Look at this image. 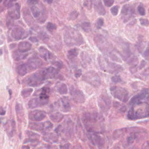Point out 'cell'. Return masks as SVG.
<instances>
[{
    "instance_id": "47",
    "label": "cell",
    "mask_w": 149,
    "mask_h": 149,
    "mask_svg": "<svg viewBox=\"0 0 149 149\" xmlns=\"http://www.w3.org/2000/svg\"><path fill=\"white\" fill-rule=\"evenodd\" d=\"M111 81L115 83H117L120 82L121 81V79L120 78V77L118 76H115L111 78Z\"/></svg>"
},
{
    "instance_id": "57",
    "label": "cell",
    "mask_w": 149,
    "mask_h": 149,
    "mask_svg": "<svg viewBox=\"0 0 149 149\" xmlns=\"http://www.w3.org/2000/svg\"><path fill=\"white\" fill-rule=\"evenodd\" d=\"M22 148H27V149H29L30 147H29V146H27V147H26V146H23L22 147Z\"/></svg>"
},
{
    "instance_id": "32",
    "label": "cell",
    "mask_w": 149,
    "mask_h": 149,
    "mask_svg": "<svg viewBox=\"0 0 149 149\" xmlns=\"http://www.w3.org/2000/svg\"><path fill=\"white\" fill-rule=\"evenodd\" d=\"M78 53H79V51L78 49L77 48L72 49L68 51L67 57L69 60H73L77 56Z\"/></svg>"
},
{
    "instance_id": "6",
    "label": "cell",
    "mask_w": 149,
    "mask_h": 149,
    "mask_svg": "<svg viewBox=\"0 0 149 149\" xmlns=\"http://www.w3.org/2000/svg\"><path fill=\"white\" fill-rule=\"evenodd\" d=\"M53 126L52 123L48 121L43 123H30L29 128L33 130L43 132L45 134L51 130Z\"/></svg>"
},
{
    "instance_id": "3",
    "label": "cell",
    "mask_w": 149,
    "mask_h": 149,
    "mask_svg": "<svg viewBox=\"0 0 149 149\" xmlns=\"http://www.w3.org/2000/svg\"><path fill=\"white\" fill-rule=\"evenodd\" d=\"M47 79L45 70H42L37 71L27 77L26 82L30 87H38L43 84Z\"/></svg>"
},
{
    "instance_id": "56",
    "label": "cell",
    "mask_w": 149,
    "mask_h": 149,
    "mask_svg": "<svg viewBox=\"0 0 149 149\" xmlns=\"http://www.w3.org/2000/svg\"><path fill=\"white\" fill-rule=\"evenodd\" d=\"M9 95H10V97H11V96H12V91L11 90L9 89Z\"/></svg>"
},
{
    "instance_id": "35",
    "label": "cell",
    "mask_w": 149,
    "mask_h": 149,
    "mask_svg": "<svg viewBox=\"0 0 149 149\" xmlns=\"http://www.w3.org/2000/svg\"><path fill=\"white\" fill-rule=\"evenodd\" d=\"M81 27L82 29L86 33H89L90 32L91 29V23L87 22H83L81 25Z\"/></svg>"
},
{
    "instance_id": "5",
    "label": "cell",
    "mask_w": 149,
    "mask_h": 149,
    "mask_svg": "<svg viewBox=\"0 0 149 149\" xmlns=\"http://www.w3.org/2000/svg\"><path fill=\"white\" fill-rule=\"evenodd\" d=\"M82 120L86 128L88 129V132H92L93 124L102 121V117L98 113L88 112L84 114Z\"/></svg>"
},
{
    "instance_id": "8",
    "label": "cell",
    "mask_w": 149,
    "mask_h": 149,
    "mask_svg": "<svg viewBox=\"0 0 149 149\" xmlns=\"http://www.w3.org/2000/svg\"><path fill=\"white\" fill-rule=\"evenodd\" d=\"M95 42L97 45V47L99 49L104 52H107L109 55L110 57H112L114 55L112 52L110 51L111 49L109 44L107 42V40L102 35H96L95 37L94 38Z\"/></svg>"
},
{
    "instance_id": "18",
    "label": "cell",
    "mask_w": 149,
    "mask_h": 149,
    "mask_svg": "<svg viewBox=\"0 0 149 149\" xmlns=\"http://www.w3.org/2000/svg\"><path fill=\"white\" fill-rule=\"evenodd\" d=\"M45 71L47 75V78L48 79H61L62 76L59 73L57 69L53 67H49L45 69Z\"/></svg>"
},
{
    "instance_id": "34",
    "label": "cell",
    "mask_w": 149,
    "mask_h": 149,
    "mask_svg": "<svg viewBox=\"0 0 149 149\" xmlns=\"http://www.w3.org/2000/svg\"><path fill=\"white\" fill-rule=\"evenodd\" d=\"M33 91V89L32 88H26L22 90L21 95L23 98H27L31 95Z\"/></svg>"
},
{
    "instance_id": "40",
    "label": "cell",
    "mask_w": 149,
    "mask_h": 149,
    "mask_svg": "<svg viewBox=\"0 0 149 149\" xmlns=\"http://www.w3.org/2000/svg\"><path fill=\"white\" fill-rule=\"evenodd\" d=\"M111 13L114 16H116L118 14L119 11V7L118 6H114L110 9Z\"/></svg>"
},
{
    "instance_id": "23",
    "label": "cell",
    "mask_w": 149,
    "mask_h": 149,
    "mask_svg": "<svg viewBox=\"0 0 149 149\" xmlns=\"http://www.w3.org/2000/svg\"><path fill=\"white\" fill-rule=\"evenodd\" d=\"M9 17L12 19H17L20 17V6L18 3L15 5V9L9 11L8 13Z\"/></svg>"
},
{
    "instance_id": "2",
    "label": "cell",
    "mask_w": 149,
    "mask_h": 149,
    "mask_svg": "<svg viewBox=\"0 0 149 149\" xmlns=\"http://www.w3.org/2000/svg\"><path fill=\"white\" fill-rule=\"evenodd\" d=\"M64 40L68 46H79L83 44L84 40L81 34L74 29L66 30L64 34Z\"/></svg>"
},
{
    "instance_id": "16",
    "label": "cell",
    "mask_w": 149,
    "mask_h": 149,
    "mask_svg": "<svg viewBox=\"0 0 149 149\" xmlns=\"http://www.w3.org/2000/svg\"><path fill=\"white\" fill-rule=\"evenodd\" d=\"M88 137L91 143L95 146L100 147L103 146L104 140L103 139L95 132H89Z\"/></svg>"
},
{
    "instance_id": "10",
    "label": "cell",
    "mask_w": 149,
    "mask_h": 149,
    "mask_svg": "<svg viewBox=\"0 0 149 149\" xmlns=\"http://www.w3.org/2000/svg\"><path fill=\"white\" fill-rule=\"evenodd\" d=\"M70 94L73 101L75 102L82 104L85 102V96L81 91L72 86L70 88Z\"/></svg>"
},
{
    "instance_id": "26",
    "label": "cell",
    "mask_w": 149,
    "mask_h": 149,
    "mask_svg": "<svg viewBox=\"0 0 149 149\" xmlns=\"http://www.w3.org/2000/svg\"><path fill=\"white\" fill-rule=\"evenodd\" d=\"M43 139L44 141L48 143H56L58 140V137L56 134L53 133H45L43 137Z\"/></svg>"
},
{
    "instance_id": "51",
    "label": "cell",
    "mask_w": 149,
    "mask_h": 149,
    "mask_svg": "<svg viewBox=\"0 0 149 149\" xmlns=\"http://www.w3.org/2000/svg\"><path fill=\"white\" fill-rule=\"evenodd\" d=\"M39 0H28V3L29 5H34L38 4Z\"/></svg>"
},
{
    "instance_id": "50",
    "label": "cell",
    "mask_w": 149,
    "mask_h": 149,
    "mask_svg": "<svg viewBox=\"0 0 149 149\" xmlns=\"http://www.w3.org/2000/svg\"><path fill=\"white\" fill-rule=\"evenodd\" d=\"M82 75V70L81 69H79L77 70L75 72L74 75L76 78H79Z\"/></svg>"
},
{
    "instance_id": "19",
    "label": "cell",
    "mask_w": 149,
    "mask_h": 149,
    "mask_svg": "<svg viewBox=\"0 0 149 149\" xmlns=\"http://www.w3.org/2000/svg\"><path fill=\"white\" fill-rule=\"evenodd\" d=\"M25 30L20 26H16L12 30L11 35L13 38L16 40H20L23 38H26L25 37Z\"/></svg>"
},
{
    "instance_id": "7",
    "label": "cell",
    "mask_w": 149,
    "mask_h": 149,
    "mask_svg": "<svg viewBox=\"0 0 149 149\" xmlns=\"http://www.w3.org/2000/svg\"><path fill=\"white\" fill-rule=\"evenodd\" d=\"M84 81L94 87H97L101 84V79L98 74L94 71L86 72L82 77Z\"/></svg>"
},
{
    "instance_id": "1",
    "label": "cell",
    "mask_w": 149,
    "mask_h": 149,
    "mask_svg": "<svg viewBox=\"0 0 149 149\" xmlns=\"http://www.w3.org/2000/svg\"><path fill=\"white\" fill-rule=\"evenodd\" d=\"M128 112V116L131 119H139L149 116V104L145 102L132 104Z\"/></svg>"
},
{
    "instance_id": "33",
    "label": "cell",
    "mask_w": 149,
    "mask_h": 149,
    "mask_svg": "<svg viewBox=\"0 0 149 149\" xmlns=\"http://www.w3.org/2000/svg\"><path fill=\"white\" fill-rule=\"evenodd\" d=\"M50 91V89L48 87H44L42 88L41 91L39 94V97L44 99H49V94Z\"/></svg>"
},
{
    "instance_id": "31",
    "label": "cell",
    "mask_w": 149,
    "mask_h": 149,
    "mask_svg": "<svg viewBox=\"0 0 149 149\" xmlns=\"http://www.w3.org/2000/svg\"><path fill=\"white\" fill-rule=\"evenodd\" d=\"M95 9L97 13L100 15H104L106 13L105 8L101 1H98L95 4Z\"/></svg>"
},
{
    "instance_id": "27",
    "label": "cell",
    "mask_w": 149,
    "mask_h": 149,
    "mask_svg": "<svg viewBox=\"0 0 149 149\" xmlns=\"http://www.w3.org/2000/svg\"><path fill=\"white\" fill-rule=\"evenodd\" d=\"M17 73L20 76L26 75L28 72L29 69L26 64L22 63L20 64L16 68Z\"/></svg>"
},
{
    "instance_id": "48",
    "label": "cell",
    "mask_w": 149,
    "mask_h": 149,
    "mask_svg": "<svg viewBox=\"0 0 149 149\" xmlns=\"http://www.w3.org/2000/svg\"><path fill=\"white\" fill-rule=\"evenodd\" d=\"M53 65L58 68V69H61L63 67V64L60 61H54L52 63Z\"/></svg>"
},
{
    "instance_id": "9",
    "label": "cell",
    "mask_w": 149,
    "mask_h": 149,
    "mask_svg": "<svg viewBox=\"0 0 149 149\" xmlns=\"http://www.w3.org/2000/svg\"><path fill=\"white\" fill-rule=\"evenodd\" d=\"M112 95L120 101L126 102L129 99V93L125 89L120 87H112L110 89Z\"/></svg>"
},
{
    "instance_id": "39",
    "label": "cell",
    "mask_w": 149,
    "mask_h": 149,
    "mask_svg": "<svg viewBox=\"0 0 149 149\" xmlns=\"http://www.w3.org/2000/svg\"><path fill=\"white\" fill-rule=\"evenodd\" d=\"M78 15H79V13L77 11H73L69 15V16L68 17L69 20H74L78 17Z\"/></svg>"
},
{
    "instance_id": "30",
    "label": "cell",
    "mask_w": 149,
    "mask_h": 149,
    "mask_svg": "<svg viewBox=\"0 0 149 149\" xmlns=\"http://www.w3.org/2000/svg\"><path fill=\"white\" fill-rule=\"evenodd\" d=\"M50 119L55 123H59L64 117V116L61 112H56L50 115Z\"/></svg>"
},
{
    "instance_id": "53",
    "label": "cell",
    "mask_w": 149,
    "mask_h": 149,
    "mask_svg": "<svg viewBox=\"0 0 149 149\" xmlns=\"http://www.w3.org/2000/svg\"><path fill=\"white\" fill-rule=\"evenodd\" d=\"M6 114V111L3 109L2 107H1V115H4Z\"/></svg>"
},
{
    "instance_id": "22",
    "label": "cell",
    "mask_w": 149,
    "mask_h": 149,
    "mask_svg": "<svg viewBox=\"0 0 149 149\" xmlns=\"http://www.w3.org/2000/svg\"><path fill=\"white\" fill-rule=\"evenodd\" d=\"M62 125L61 133H64L68 136H72L74 132V126L71 121H68L65 125Z\"/></svg>"
},
{
    "instance_id": "58",
    "label": "cell",
    "mask_w": 149,
    "mask_h": 149,
    "mask_svg": "<svg viewBox=\"0 0 149 149\" xmlns=\"http://www.w3.org/2000/svg\"><path fill=\"white\" fill-rule=\"evenodd\" d=\"M17 0H10V2H12V1H16Z\"/></svg>"
},
{
    "instance_id": "21",
    "label": "cell",
    "mask_w": 149,
    "mask_h": 149,
    "mask_svg": "<svg viewBox=\"0 0 149 149\" xmlns=\"http://www.w3.org/2000/svg\"><path fill=\"white\" fill-rule=\"evenodd\" d=\"M111 102L108 97L106 96H101L98 100V105L102 109L107 110L109 109L110 105Z\"/></svg>"
},
{
    "instance_id": "29",
    "label": "cell",
    "mask_w": 149,
    "mask_h": 149,
    "mask_svg": "<svg viewBox=\"0 0 149 149\" xmlns=\"http://www.w3.org/2000/svg\"><path fill=\"white\" fill-rule=\"evenodd\" d=\"M28 54L26 53H22L18 51H14L13 54V57L15 61H20L26 59L27 56Z\"/></svg>"
},
{
    "instance_id": "43",
    "label": "cell",
    "mask_w": 149,
    "mask_h": 149,
    "mask_svg": "<svg viewBox=\"0 0 149 149\" xmlns=\"http://www.w3.org/2000/svg\"><path fill=\"white\" fill-rule=\"evenodd\" d=\"M26 133L28 136L31 138L37 139H38V137L40 136L38 134L30 131H27Z\"/></svg>"
},
{
    "instance_id": "44",
    "label": "cell",
    "mask_w": 149,
    "mask_h": 149,
    "mask_svg": "<svg viewBox=\"0 0 149 149\" xmlns=\"http://www.w3.org/2000/svg\"><path fill=\"white\" fill-rule=\"evenodd\" d=\"M104 5L107 7H110L114 3V0H103Z\"/></svg>"
},
{
    "instance_id": "55",
    "label": "cell",
    "mask_w": 149,
    "mask_h": 149,
    "mask_svg": "<svg viewBox=\"0 0 149 149\" xmlns=\"http://www.w3.org/2000/svg\"><path fill=\"white\" fill-rule=\"evenodd\" d=\"M47 2L48 4H50L53 2V0H47Z\"/></svg>"
},
{
    "instance_id": "36",
    "label": "cell",
    "mask_w": 149,
    "mask_h": 149,
    "mask_svg": "<svg viewBox=\"0 0 149 149\" xmlns=\"http://www.w3.org/2000/svg\"><path fill=\"white\" fill-rule=\"evenodd\" d=\"M15 110L18 116H21L22 115H24L23 109L22 105L21 104L17 103L15 105Z\"/></svg>"
},
{
    "instance_id": "4",
    "label": "cell",
    "mask_w": 149,
    "mask_h": 149,
    "mask_svg": "<svg viewBox=\"0 0 149 149\" xmlns=\"http://www.w3.org/2000/svg\"><path fill=\"white\" fill-rule=\"evenodd\" d=\"M98 63L101 69L111 74L118 73L123 70V68L120 65L109 61L101 56L98 58Z\"/></svg>"
},
{
    "instance_id": "25",
    "label": "cell",
    "mask_w": 149,
    "mask_h": 149,
    "mask_svg": "<svg viewBox=\"0 0 149 149\" xmlns=\"http://www.w3.org/2000/svg\"><path fill=\"white\" fill-rule=\"evenodd\" d=\"M32 49L31 43L26 41L21 42L19 43L18 50L22 53H26Z\"/></svg>"
},
{
    "instance_id": "42",
    "label": "cell",
    "mask_w": 149,
    "mask_h": 149,
    "mask_svg": "<svg viewBox=\"0 0 149 149\" xmlns=\"http://www.w3.org/2000/svg\"><path fill=\"white\" fill-rule=\"evenodd\" d=\"M139 22L142 26H149V20H148L147 19L141 18L139 19Z\"/></svg>"
},
{
    "instance_id": "24",
    "label": "cell",
    "mask_w": 149,
    "mask_h": 149,
    "mask_svg": "<svg viewBox=\"0 0 149 149\" xmlns=\"http://www.w3.org/2000/svg\"><path fill=\"white\" fill-rule=\"evenodd\" d=\"M40 56L45 61H47L53 58V54L47 49L43 47H40L39 49Z\"/></svg>"
},
{
    "instance_id": "14",
    "label": "cell",
    "mask_w": 149,
    "mask_h": 149,
    "mask_svg": "<svg viewBox=\"0 0 149 149\" xmlns=\"http://www.w3.org/2000/svg\"><path fill=\"white\" fill-rule=\"evenodd\" d=\"M141 102H146L149 104V89L144 90L132 97L130 104H132Z\"/></svg>"
},
{
    "instance_id": "59",
    "label": "cell",
    "mask_w": 149,
    "mask_h": 149,
    "mask_svg": "<svg viewBox=\"0 0 149 149\" xmlns=\"http://www.w3.org/2000/svg\"><path fill=\"white\" fill-rule=\"evenodd\" d=\"M148 11H149V10H148Z\"/></svg>"
},
{
    "instance_id": "54",
    "label": "cell",
    "mask_w": 149,
    "mask_h": 149,
    "mask_svg": "<svg viewBox=\"0 0 149 149\" xmlns=\"http://www.w3.org/2000/svg\"><path fill=\"white\" fill-rule=\"evenodd\" d=\"M61 148H69V144H65V145L63 146L62 147H61Z\"/></svg>"
},
{
    "instance_id": "41",
    "label": "cell",
    "mask_w": 149,
    "mask_h": 149,
    "mask_svg": "<svg viewBox=\"0 0 149 149\" xmlns=\"http://www.w3.org/2000/svg\"><path fill=\"white\" fill-rule=\"evenodd\" d=\"M104 20L102 18H99L97 20L96 23V26L97 28V29H100L104 25Z\"/></svg>"
},
{
    "instance_id": "28",
    "label": "cell",
    "mask_w": 149,
    "mask_h": 149,
    "mask_svg": "<svg viewBox=\"0 0 149 149\" xmlns=\"http://www.w3.org/2000/svg\"><path fill=\"white\" fill-rule=\"evenodd\" d=\"M56 90L62 95H66L68 92V88L65 84L60 83L56 86Z\"/></svg>"
},
{
    "instance_id": "38",
    "label": "cell",
    "mask_w": 149,
    "mask_h": 149,
    "mask_svg": "<svg viewBox=\"0 0 149 149\" xmlns=\"http://www.w3.org/2000/svg\"><path fill=\"white\" fill-rule=\"evenodd\" d=\"M56 26L55 24H53L51 22H48L47 26V29L48 31L50 32H54V30H56Z\"/></svg>"
},
{
    "instance_id": "20",
    "label": "cell",
    "mask_w": 149,
    "mask_h": 149,
    "mask_svg": "<svg viewBox=\"0 0 149 149\" xmlns=\"http://www.w3.org/2000/svg\"><path fill=\"white\" fill-rule=\"evenodd\" d=\"M5 129L8 136L13 137L15 134L16 129V123L13 120H10L5 124Z\"/></svg>"
},
{
    "instance_id": "11",
    "label": "cell",
    "mask_w": 149,
    "mask_h": 149,
    "mask_svg": "<svg viewBox=\"0 0 149 149\" xmlns=\"http://www.w3.org/2000/svg\"><path fill=\"white\" fill-rule=\"evenodd\" d=\"M47 116V112L40 110H35L29 112V118L31 121L40 122L45 119Z\"/></svg>"
},
{
    "instance_id": "15",
    "label": "cell",
    "mask_w": 149,
    "mask_h": 149,
    "mask_svg": "<svg viewBox=\"0 0 149 149\" xmlns=\"http://www.w3.org/2000/svg\"><path fill=\"white\" fill-rule=\"evenodd\" d=\"M56 104L61 111L64 112H69L71 109L70 102L68 97L64 96L60 98Z\"/></svg>"
},
{
    "instance_id": "46",
    "label": "cell",
    "mask_w": 149,
    "mask_h": 149,
    "mask_svg": "<svg viewBox=\"0 0 149 149\" xmlns=\"http://www.w3.org/2000/svg\"><path fill=\"white\" fill-rule=\"evenodd\" d=\"M143 56L145 59L149 60V46H148L143 54Z\"/></svg>"
},
{
    "instance_id": "13",
    "label": "cell",
    "mask_w": 149,
    "mask_h": 149,
    "mask_svg": "<svg viewBox=\"0 0 149 149\" xmlns=\"http://www.w3.org/2000/svg\"><path fill=\"white\" fill-rule=\"evenodd\" d=\"M26 64L29 70L34 71L42 66V61L37 56H33L29 59Z\"/></svg>"
},
{
    "instance_id": "17",
    "label": "cell",
    "mask_w": 149,
    "mask_h": 149,
    "mask_svg": "<svg viewBox=\"0 0 149 149\" xmlns=\"http://www.w3.org/2000/svg\"><path fill=\"white\" fill-rule=\"evenodd\" d=\"M49 99H44L41 97H35L29 100L28 106L30 109H33L44 106L48 103Z\"/></svg>"
},
{
    "instance_id": "49",
    "label": "cell",
    "mask_w": 149,
    "mask_h": 149,
    "mask_svg": "<svg viewBox=\"0 0 149 149\" xmlns=\"http://www.w3.org/2000/svg\"><path fill=\"white\" fill-rule=\"evenodd\" d=\"M84 5L87 8H91V3L90 0H85Z\"/></svg>"
},
{
    "instance_id": "52",
    "label": "cell",
    "mask_w": 149,
    "mask_h": 149,
    "mask_svg": "<svg viewBox=\"0 0 149 149\" xmlns=\"http://www.w3.org/2000/svg\"><path fill=\"white\" fill-rule=\"evenodd\" d=\"M29 40L30 41L33 42H39L38 39L36 37H31L29 38Z\"/></svg>"
},
{
    "instance_id": "37",
    "label": "cell",
    "mask_w": 149,
    "mask_h": 149,
    "mask_svg": "<svg viewBox=\"0 0 149 149\" xmlns=\"http://www.w3.org/2000/svg\"><path fill=\"white\" fill-rule=\"evenodd\" d=\"M31 9L32 14L35 18H38L40 16V11L38 7L35 6H33L31 8Z\"/></svg>"
},
{
    "instance_id": "45",
    "label": "cell",
    "mask_w": 149,
    "mask_h": 149,
    "mask_svg": "<svg viewBox=\"0 0 149 149\" xmlns=\"http://www.w3.org/2000/svg\"><path fill=\"white\" fill-rule=\"evenodd\" d=\"M138 11L140 15L144 16L145 15L146 11L145 9L143 7L140 6L138 7Z\"/></svg>"
},
{
    "instance_id": "12",
    "label": "cell",
    "mask_w": 149,
    "mask_h": 149,
    "mask_svg": "<svg viewBox=\"0 0 149 149\" xmlns=\"http://www.w3.org/2000/svg\"><path fill=\"white\" fill-rule=\"evenodd\" d=\"M121 14L124 21H127L135 14V8L131 5H125L122 8Z\"/></svg>"
}]
</instances>
